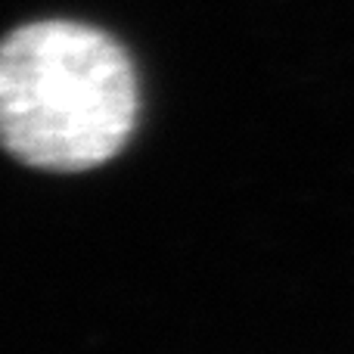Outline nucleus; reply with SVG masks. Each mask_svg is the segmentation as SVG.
Here are the masks:
<instances>
[{
  "label": "nucleus",
  "mask_w": 354,
  "mask_h": 354,
  "mask_svg": "<svg viewBox=\"0 0 354 354\" xmlns=\"http://www.w3.org/2000/svg\"><path fill=\"white\" fill-rule=\"evenodd\" d=\"M137 72L112 35L41 19L0 41V147L41 171H91L137 124Z\"/></svg>",
  "instance_id": "1"
}]
</instances>
